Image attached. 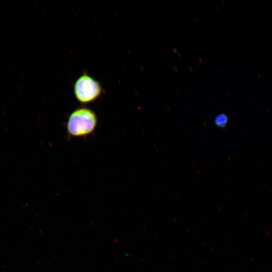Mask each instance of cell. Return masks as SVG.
Wrapping results in <instances>:
<instances>
[{"label": "cell", "mask_w": 272, "mask_h": 272, "mask_svg": "<svg viewBox=\"0 0 272 272\" xmlns=\"http://www.w3.org/2000/svg\"><path fill=\"white\" fill-rule=\"evenodd\" d=\"M74 90L77 99L84 104L94 101L103 93V89L99 82L86 73L76 80Z\"/></svg>", "instance_id": "cell-2"}, {"label": "cell", "mask_w": 272, "mask_h": 272, "mask_svg": "<svg viewBox=\"0 0 272 272\" xmlns=\"http://www.w3.org/2000/svg\"><path fill=\"white\" fill-rule=\"evenodd\" d=\"M227 116L224 114H221L216 117L215 122L217 125L223 126L227 123Z\"/></svg>", "instance_id": "cell-3"}, {"label": "cell", "mask_w": 272, "mask_h": 272, "mask_svg": "<svg viewBox=\"0 0 272 272\" xmlns=\"http://www.w3.org/2000/svg\"><path fill=\"white\" fill-rule=\"evenodd\" d=\"M97 124V117L91 109L81 107L70 115L66 122V130L73 137H85L92 133Z\"/></svg>", "instance_id": "cell-1"}]
</instances>
